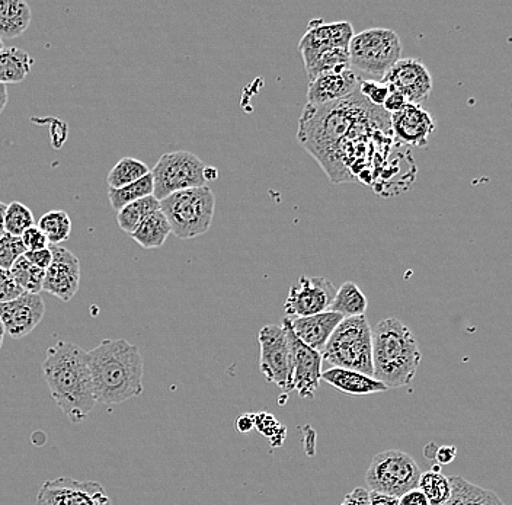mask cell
<instances>
[{"mask_svg":"<svg viewBox=\"0 0 512 505\" xmlns=\"http://www.w3.org/2000/svg\"><path fill=\"white\" fill-rule=\"evenodd\" d=\"M339 505H370V491L363 487L354 488Z\"/></svg>","mask_w":512,"mask_h":505,"instance_id":"39","label":"cell"},{"mask_svg":"<svg viewBox=\"0 0 512 505\" xmlns=\"http://www.w3.org/2000/svg\"><path fill=\"white\" fill-rule=\"evenodd\" d=\"M288 340H290L291 353H293L294 391L299 392L300 398L313 399L322 380V353L307 347L297 338L291 328V319L284 318Z\"/></svg>","mask_w":512,"mask_h":505,"instance_id":"13","label":"cell"},{"mask_svg":"<svg viewBox=\"0 0 512 505\" xmlns=\"http://www.w3.org/2000/svg\"><path fill=\"white\" fill-rule=\"evenodd\" d=\"M25 252L27 249H25L21 238H15V236L5 233V236L0 238V268L11 270L15 262L25 255Z\"/></svg>","mask_w":512,"mask_h":505,"instance_id":"33","label":"cell"},{"mask_svg":"<svg viewBox=\"0 0 512 505\" xmlns=\"http://www.w3.org/2000/svg\"><path fill=\"white\" fill-rule=\"evenodd\" d=\"M5 50V47H3V40L0 38V51Z\"/></svg>","mask_w":512,"mask_h":505,"instance_id":"49","label":"cell"},{"mask_svg":"<svg viewBox=\"0 0 512 505\" xmlns=\"http://www.w3.org/2000/svg\"><path fill=\"white\" fill-rule=\"evenodd\" d=\"M150 196H155V181H153L152 172L142 178V180L127 185V187L108 188V198H110L111 207L117 210V213L128 206V204Z\"/></svg>","mask_w":512,"mask_h":505,"instance_id":"27","label":"cell"},{"mask_svg":"<svg viewBox=\"0 0 512 505\" xmlns=\"http://www.w3.org/2000/svg\"><path fill=\"white\" fill-rule=\"evenodd\" d=\"M34 214L25 204L14 201L8 204L5 216V232L15 238H22L28 229L34 228Z\"/></svg>","mask_w":512,"mask_h":505,"instance_id":"32","label":"cell"},{"mask_svg":"<svg viewBox=\"0 0 512 505\" xmlns=\"http://www.w3.org/2000/svg\"><path fill=\"white\" fill-rule=\"evenodd\" d=\"M236 428H238L239 433L243 434L252 431V428H255V415L243 414L242 417L236 420Z\"/></svg>","mask_w":512,"mask_h":505,"instance_id":"44","label":"cell"},{"mask_svg":"<svg viewBox=\"0 0 512 505\" xmlns=\"http://www.w3.org/2000/svg\"><path fill=\"white\" fill-rule=\"evenodd\" d=\"M360 83V78L352 67L342 72L323 73L315 81L309 82L307 99L313 105L341 101L354 95L360 89Z\"/></svg>","mask_w":512,"mask_h":505,"instance_id":"18","label":"cell"},{"mask_svg":"<svg viewBox=\"0 0 512 505\" xmlns=\"http://www.w3.org/2000/svg\"><path fill=\"white\" fill-rule=\"evenodd\" d=\"M31 8L22 0H0V38L21 37L31 24Z\"/></svg>","mask_w":512,"mask_h":505,"instance_id":"21","label":"cell"},{"mask_svg":"<svg viewBox=\"0 0 512 505\" xmlns=\"http://www.w3.org/2000/svg\"><path fill=\"white\" fill-rule=\"evenodd\" d=\"M53 262L46 273L44 292L53 294L62 302H70L80 286V262L73 252L60 245H50Z\"/></svg>","mask_w":512,"mask_h":505,"instance_id":"16","label":"cell"},{"mask_svg":"<svg viewBox=\"0 0 512 505\" xmlns=\"http://www.w3.org/2000/svg\"><path fill=\"white\" fill-rule=\"evenodd\" d=\"M34 60L27 51L16 49H5L0 51V83H21L30 75Z\"/></svg>","mask_w":512,"mask_h":505,"instance_id":"23","label":"cell"},{"mask_svg":"<svg viewBox=\"0 0 512 505\" xmlns=\"http://www.w3.org/2000/svg\"><path fill=\"white\" fill-rule=\"evenodd\" d=\"M338 289L325 277L302 276L288 290L284 312L287 318H307L328 312Z\"/></svg>","mask_w":512,"mask_h":505,"instance_id":"10","label":"cell"},{"mask_svg":"<svg viewBox=\"0 0 512 505\" xmlns=\"http://www.w3.org/2000/svg\"><path fill=\"white\" fill-rule=\"evenodd\" d=\"M322 380L332 388L351 396L373 395V393L386 392L389 389L374 376L364 375V373L354 372V370L338 369V367H332L322 373Z\"/></svg>","mask_w":512,"mask_h":505,"instance_id":"20","label":"cell"},{"mask_svg":"<svg viewBox=\"0 0 512 505\" xmlns=\"http://www.w3.org/2000/svg\"><path fill=\"white\" fill-rule=\"evenodd\" d=\"M408 105V101L403 97L402 94H399L398 91H392L390 89L389 97H387L386 102H384L383 108L386 113L396 114L399 113L400 110Z\"/></svg>","mask_w":512,"mask_h":505,"instance_id":"40","label":"cell"},{"mask_svg":"<svg viewBox=\"0 0 512 505\" xmlns=\"http://www.w3.org/2000/svg\"><path fill=\"white\" fill-rule=\"evenodd\" d=\"M172 233L171 225L162 210L150 214L131 238L144 249H158L165 245Z\"/></svg>","mask_w":512,"mask_h":505,"instance_id":"22","label":"cell"},{"mask_svg":"<svg viewBox=\"0 0 512 505\" xmlns=\"http://www.w3.org/2000/svg\"><path fill=\"white\" fill-rule=\"evenodd\" d=\"M46 313L41 294L24 293L12 302L0 303V321L6 334L14 340L30 335Z\"/></svg>","mask_w":512,"mask_h":505,"instance_id":"14","label":"cell"},{"mask_svg":"<svg viewBox=\"0 0 512 505\" xmlns=\"http://www.w3.org/2000/svg\"><path fill=\"white\" fill-rule=\"evenodd\" d=\"M172 233L179 239H192L204 235L213 223L216 197L210 187L179 191L160 201Z\"/></svg>","mask_w":512,"mask_h":505,"instance_id":"5","label":"cell"},{"mask_svg":"<svg viewBox=\"0 0 512 505\" xmlns=\"http://www.w3.org/2000/svg\"><path fill=\"white\" fill-rule=\"evenodd\" d=\"M392 91H398L408 104L419 105L432 91L430 70L416 59H402L384 76L383 81Z\"/></svg>","mask_w":512,"mask_h":505,"instance_id":"15","label":"cell"},{"mask_svg":"<svg viewBox=\"0 0 512 505\" xmlns=\"http://www.w3.org/2000/svg\"><path fill=\"white\" fill-rule=\"evenodd\" d=\"M370 505H399V498L382 492L370 491Z\"/></svg>","mask_w":512,"mask_h":505,"instance_id":"43","label":"cell"},{"mask_svg":"<svg viewBox=\"0 0 512 505\" xmlns=\"http://www.w3.org/2000/svg\"><path fill=\"white\" fill-rule=\"evenodd\" d=\"M155 197L159 201L190 188L206 187V165L187 150L168 152L160 156L152 169Z\"/></svg>","mask_w":512,"mask_h":505,"instance_id":"8","label":"cell"},{"mask_svg":"<svg viewBox=\"0 0 512 505\" xmlns=\"http://www.w3.org/2000/svg\"><path fill=\"white\" fill-rule=\"evenodd\" d=\"M368 306L366 294L361 292L360 287L352 281L342 284L331 305L332 312L339 313V315L347 318H358L364 316Z\"/></svg>","mask_w":512,"mask_h":505,"instance_id":"24","label":"cell"},{"mask_svg":"<svg viewBox=\"0 0 512 505\" xmlns=\"http://www.w3.org/2000/svg\"><path fill=\"white\" fill-rule=\"evenodd\" d=\"M37 505H112L104 487L94 481L51 479L38 491Z\"/></svg>","mask_w":512,"mask_h":505,"instance_id":"11","label":"cell"},{"mask_svg":"<svg viewBox=\"0 0 512 505\" xmlns=\"http://www.w3.org/2000/svg\"><path fill=\"white\" fill-rule=\"evenodd\" d=\"M390 123L396 139L415 147L427 146L435 130L431 114L415 104H408L399 113L390 115Z\"/></svg>","mask_w":512,"mask_h":505,"instance_id":"17","label":"cell"},{"mask_svg":"<svg viewBox=\"0 0 512 505\" xmlns=\"http://www.w3.org/2000/svg\"><path fill=\"white\" fill-rule=\"evenodd\" d=\"M457 449L454 446L435 447L431 459L437 460V465H450L456 459Z\"/></svg>","mask_w":512,"mask_h":505,"instance_id":"41","label":"cell"},{"mask_svg":"<svg viewBox=\"0 0 512 505\" xmlns=\"http://www.w3.org/2000/svg\"><path fill=\"white\" fill-rule=\"evenodd\" d=\"M146 163L134 158H123L115 163L114 168L108 174V188H123L134 182L142 180L150 174Z\"/></svg>","mask_w":512,"mask_h":505,"instance_id":"28","label":"cell"},{"mask_svg":"<svg viewBox=\"0 0 512 505\" xmlns=\"http://www.w3.org/2000/svg\"><path fill=\"white\" fill-rule=\"evenodd\" d=\"M347 69H351L350 51L344 49L325 51L312 65L306 67L307 81H315L323 73L342 72Z\"/></svg>","mask_w":512,"mask_h":505,"instance_id":"29","label":"cell"},{"mask_svg":"<svg viewBox=\"0 0 512 505\" xmlns=\"http://www.w3.org/2000/svg\"><path fill=\"white\" fill-rule=\"evenodd\" d=\"M446 505H459V503H457V501H456V500H454V498H453V497H451V500H450V501H448V503H447Z\"/></svg>","mask_w":512,"mask_h":505,"instance_id":"48","label":"cell"},{"mask_svg":"<svg viewBox=\"0 0 512 505\" xmlns=\"http://www.w3.org/2000/svg\"><path fill=\"white\" fill-rule=\"evenodd\" d=\"M6 104H8V88L0 83V114L5 111Z\"/></svg>","mask_w":512,"mask_h":505,"instance_id":"46","label":"cell"},{"mask_svg":"<svg viewBox=\"0 0 512 505\" xmlns=\"http://www.w3.org/2000/svg\"><path fill=\"white\" fill-rule=\"evenodd\" d=\"M38 228L43 230L50 245H60L70 238L72 219L64 210H51L38 220Z\"/></svg>","mask_w":512,"mask_h":505,"instance_id":"30","label":"cell"},{"mask_svg":"<svg viewBox=\"0 0 512 505\" xmlns=\"http://www.w3.org/2000/svg\"><path fill=\"white\" fill-rule=\"evenodd\" d=\"M348 51L352 69L368 73L382 81L387 72L402 60L399 35L387 28H370L355 34Z\"/></svg>","mask_w":512,"mask_h":505,"instance_id":"6","label":"cell"},{"mask_svg":"<svg viewBox=\"0 0 512 505\" xmlns=\"http://www.w3.org/2000/svg\"><path fill=\"white\" fill-rule=\"evenodd\" d=\"M399 505H431L428 498L425 497L421 489L416 488L412 491L406 492L405 495L399 498Z\"/></svg>","mask_w":512,"mask_h":505,"instance_id":"42","label":"cell"},{"mask_svg":"<svg viewBox=\"0 0 512 505\" xmlns=\"http://www.w3.org/2000/svg\"><path fill=\"white\" fill-rule=\"evenodd\" d=\"M5 334V326H3L2 321H0V347H2L3 337H5Z\"/></svg>","mask_w":512,"mask_h":505,"instance_id":"47","label":"cell"},{"mask_svg":"<svg viewBox=\"0 0 512 505\" xmlns=\"http://www.w3.org/2000/svg\"><path fill=\"white\" fill-rule=\"evenodd\" d=\"M255 428L262 434V436L268 437L271 439L272 443L280 446L283 443L284 436V427L271 414H267V412H261V414L255 415Z\"/></svg>","mask_w":512,"mask_h":505,"instance_id":"34","label":"cell"},{"mask_svg":"<svg viewBox=\"0 0 512 505\" xmlns=\"http://www.w3.org/2000/svg\"><path fill=\"white\" fill-rule=\"evenodd\" d=\"M421 475L414 457L402 450H386L371 460L366 472V484L370 491L400 498L418 488Z\"/></svg>","mask_w":512,"mask_h":505,"instance_id":"7","label":"cell"},{"mask_svg":"<svg viewBox=\"0 0 512 505\" xmlns=\"http://www.w3.org/2000/svg\"><path fill=\"white\" fill-rule=\"evenodd\" d=\"M159 210L160 201L155 196L134 201V203L128 204L117 213L118 226L123 232L131 236L150 214L159 212Z\"/></svg>","mask_w":512,"mask_h":505,"instance_id":"26","label":"cell"},{"mask_svg":"<svg viewBox=\"0 0 512 505\" xmlns=\"http://www.w3.org/2000/svg\"><path fill=\"white\" fill-rule=\"evenodd\" d=\"M360 94L374 107H383L390 94V88L384 82L361 81Z\"/></svg>","mask_w":512,"mask_h":505,"instance_id":"35","label":"cell"},{"mask_svg":"<svg viewBox=\"0 0 512 505\" xmlns=\"http://www.w3.org/2000/svg\"><path fill=\"white\" fill-rule=\"evenodd\" d=\"M421 360L422 353L415 335L399 319H384L373 329L374 377L387 388L411 385Z\"/></svg>","mask_w":512,"mask_h":505,"instance_id":"3","label":"cell"},{"mask_svg":"<svg viewBox=\"0 0 512 505\" xmlns=\"http://www.w3.org/2000/svg\"><path fill=\"white\" fill-rule=\"evenodd\" d=\"M258 341L261 347L259 369L267 382L284 392L294 391L293 353L286 328L283 325L262 326Z\"/></svg>","mask_w":512,"mask_h":505,"instance_id":"9","label":"cell"},{"mask_svg":"<svg viewBox=\"0 0 512 505\" xmlns=\"http://www.w3.org/2000/svg\"><path fill=\"white\" fill-rule=\"evenodd\" d=\"M24 293L12 276L11 270L0 268V303L12 302Z\"/></svg>","mask_w":512,"mask_h":505,"instance_id":"36","label":"cell"},{"mask_svg":"<svg viewBox=\"0 0 512 505\" xmlns=\"http://www.w3.org/2000/svg\"><path fill=\"white\" fill-rule=\"evenodd\" d=\"M354 28L348 21L325 24L322 19L309 22L306 33L299 43L304 67L312 65L320 54L334 49H350Z\"/></svg>","mask_w":512,"mask_h":505,"instance_id":"12","label":"cell"},{"mask_svg":"<svg viewBox=\"0 0 512 505\" xmlns=\"http://www.w3.org/2000/svg\"><path fill=\"white\" fill-rule=\"evenodd\" d=\"M344 319V316L339 313L328 310V312L307 316V318L291 319V328L297 338L307 347L323 353L335 329Z\"/></svg>","mask_w":512,"mask_h":505,"instance_id":"19","label":"cell"},{"mask_svg":"<svg viewBox=\"0 0 512 505\" xmlns=\"http://www.w3.org/2000/svg\"><path fill=\"white\" fill-rule=\"evenodd\" d=\"M25 257L35 267L41 268L44 271H47L50 268L51 262H53V252H51L50 248L41 249V251L25 252Z\"/></svg>","mask_w":512,"mask_h":505,"instance_id":"38","label":"cell"},{"mask_svg":"<svg viewBox=\"0 0 512 505\" xmlns=\"http://www.w3.org/2000/svg\"><path fill=\"white\" fill-rule=\"evenodd\" d=\"M43 376L51 398L70 423H82L91 414L96 398L88 351L64 341L54 344L47 350Z\"/></svg>","mask_w":512,"mask_h":505,"instance_id":"1","label":"cell"},{"mask_svg":"<svg viewBox=\"0 0 512 505\" xmlns=\"http://www.w3.org/2000/svg\"><path fill=\"white\" fill-rule=\"evenodd\" d=\"M96 402L118 405L144 391V363L139 347L124 338L104 340L88 351Z\"/></svg>","mask_w":512,"mask_h":505,"instance_id":"2","label":"cell"},{"mask_svg":"<svg viewBox=\"0 0 512 505\" xmlns=\"http://www.w3.org/2000/svg\"><path fill=\"white\" fill-rule=\"evenodd\" d=\"M6 210H8V204L3 203V201H0V238H3L5 236V216H6Z\"/></svg>","mask_w":512,"mask_h":505,"instance_id":"45","label":"cell"},{"mask_svg":"<svg viewBox=\"0 0 512 505\" xmlns=\"http://www.w3.org/2000/svg\"><path fill=\"white\" fill-rule=\"evenodd\" d=\"M12 276H14L18 286L24 290L25 293L40 294L43 292L44 280H46L47 271L35 267L27 260L25 255H22L18 261L15 262L14 267L11 268Z\"/></svg>","mask_w":512,"mask_h":505,"instance_id":"31","label":"cell"},{"mask_svg":"<svg viewBox=\"0 0 512 505\" xmlns=\"http://www.w3.org/2000/svg\"><path fill=\"white\" fill-rule=\"evenodd\" d=\"M418 488L424 492L431 505H446L453 497L451 478L441 473L440 465H434L430 471L422 473Z\"/></svg>","mask_w":512,"mask_h":505,"instance_id":"25","label":"cell"},{"mask_svg":"<svg viewBox=\"0 0 512 505\" xmlns=\"http://www.w3.org/2000/svg\"><path fill=\"white\" fill-rule=\"evenodd\" d=\"M21 239L22 242H24L27 252L41 251V249L50 248V242H48L47 236L44 235L43 230L38 228V226L28 229L27 232L22 235Z\"/></svg>","mask_w":512,"mask_h":505,"instance_id":"37","label":"cell"},{"mask_svg":"<svg viewBox=\"0 0 512 505\" xmlns=\"http://www.w3.org/2000/svg\"><path fill=\"white\" fill-rule=\"evenodd\" d=\"M322 357L332 367L374 376L373 329L366 315L344 319L326 344Z\"/></svg>","mask_w":512,"mask_h":505,"instance_id":"4","label":"cell"}]
</instances>
